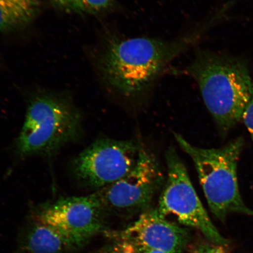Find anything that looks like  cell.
<instances>
[{"label":"cell","mask_w":253,"mask_h":253,"mask_svg":"<svg viewBox=\"0 0 253 253\" xmlns=\"http://www.w3.org/2000/svg\"><path fill=\"white\" fill-rule=\"evenodd\" d=\"M211 24L212 20L199 25L172 41L110 35L96 58L101 80L126 99L144 96L153 89L173 59L197 43Z\"/></svg>","instance_id":"cell-1"},{"label":"cell","mask_w":253,"mask_h":253,"mask_svg":"<svg viewBox=\"0 0 253 253\" xmlns=\"http://www.w3.org/2000/svg\"><path fill=\"white\" fill-rule=\"evenodd\" d=\"M186 71L197 82L205 105L221 131H228L241 121L253 87L244 60L201 50Z\"/></svg>","instance_id":"cell-2"},{"label":"cell","mask_w":253,"mask_h":253,"mask_svg":"<svg viewBox=\"0 0 253 253\" xmlns=\"http://www.w3.org/2000/svg\"><path fill=\"white\" fill-rule=\"evenodd\" d=\"M82 122L81 113L65 94H35L28 103L15 150L23 157L51 154L77 140Z\"/></svg>","instance_id":"cell-3"},{"label":"cell","mask_w":253,"mask_h":253,"mask_svg":"<svg viewBox=\"0 0 253 253\" xmlns=\"http://www.w3.org/2000/svg\"><path fill=\"white\" fill-rule=\"evenodd\" d=\"M175 140L191 157L197 169L209 207L218 219L224 221L230 213L253 217V210L248 207L240 194L237 166L244 147V140L239 137L219 148L195 146L181 135L173 132Z\"/></svg>","instance_id":"cell-4"},{"label":"cell","mask_w":253,"mask_h":253,"mask_svg":"<svg viewBox=\"0 0 253 253\" xmlns=\"http://www.w3.org/2000/svg\"><path fill=\"white\" fill-rule=\"evenodd\" d=\"M167 177L157 211L165 217L172 214L182 224L199 230L214 244L226 246L228 240L214 226L190 179L187 170L174 148L166 154Z\"/></svg>","instance_id":"cell-5"},{"label":"cell","mask_w":253,"mask_h":253,"mask_svg":"<svg viewBox=\"0 0 253 253\" xmlns=\"http://www.w3.org/2000/svg\"><path fill=\"white\" fill-rule=\"evenodd\" d=\"M164 178L156 157L141 145L137 160L130 171L95 193L107 214L134 216L149 210Z\"/></svg>","instance_id":"cell-6"},{"label":"cell","mask_w":253,"mask_h":253,"mask_svg":"<svg viewBox=\"0 0 253 253\" xmlns=\"http://www.w3.org/2000/svg\"><path fill=\"white\" fill-rule=\"evenodd\" d=\"M140 146L132 141L99 139L73 161V176L84 187L97 191L106 187L130 171Z\"/></svg>","instance_id":"cell-7"},{"label":"cell","mask_w":253,"mask_h":253,"mask_svg":"<svg viewBox=\"0 0 253 253\" xmlns=\"http://www.w3.org/2000/svg\"><path fill=\"white\" fill-rule=\"evenodd\" d=\"M106 215L94 193L87 197L62 198L46 205L40 210L37 219L58 231L77 249L104 232Z\"/></svg>","instance_id":"cell-8"},{"label":"cell","mask_w":253,"mask_h":253,"mask_svg":"<svg viewBox=\"0 0 253 253\" xmlns=\"http://www.w3.org/2000/svg\"><path fill=\"white\" fill-rule=\"evenodd\" d=\"M109 235L133 243L139 249H156L169 253H182L189 241L187 231L167 221L157 209L145 211L122 232Z\"/></svg>","instance_id":"cell-9"},{"label":"cell","mask_w":253,"mask_h":253,"mask_svg":"<svg viewBox=\"0 0 253 253\" xmlns=\"http://www.w3.org/2000/svg\"><path fill=\"white\" fill-rule=\"evenodd\" d=\"M41 6V0H0V32L11 33L29 26Z\"/></svg>","instance_id":"cell-10"},{"label":"cell","mask_w":253,"mask_h":253,"mask_svg":"<svg viewBox=\"0 0 253 253\" xmlns=\"http://www.w3.org/2000/svg\"><path fill=\"white\" fill-rule=\"evenodd\" d=\"M23 248L30 253H64L75 249L58 231L39 221L28 230Z\"/></svg>","instance_id":"cell-11"},{"label":"cell","mask_w":253,"mask_h":253,"mask_svg":"<svg viewBox=\"0 0 253 253\" xmlns=\"http://www.w3.org/2000/svg\"><path fill=\"white\" fill-rule=\"evenodd\" d=\"M53 7L68 14H107L119 9L116 0H50Z\"/></svg>","instance_id":"cell-12"},{"label":"cell","mask_w":253,"mask_h":253,"mask_svg":"<svg viewBox=\"0 0 253 253\" xmlns=\"http://www.w3.org/2000/svg\"><path fill=\"white\" fill-rule=\"evenodd\" d=\"M109 253H140V250L133 243L119 240Z\"/></svg>","instance_id":"cell-13"},{"label":"cell","mask_w":253,"mask_h":253,"mask_svg":"<svg viewBox=\"0 0 253 253\" xmlns=\"http://www.w3.org/2000/svg\"><path fill=\"white\" fill-rule=\"evenodd\" d=\"M224 246L216 244H202L194 250L192 253H226Z\"/></svg>","instance_id":"cell-14"},{"label":"cell","mask_w":253,"mask_h":253,"mask_svg":"<svg viewBox=\"0 0 253 253\" xmlns=\"http://www.w3.org/2000/svg\"><path fill=\"white\" fill-rule=\"evenodd\" d=\"M140 253H169L156 249H139Z\"/></svg>","instance_id":"cell-15"},{"label":"cell","mask_w":253,"mask_h":253,"mask_svg":"<svg viewBox=\"0 0 253 253\" xmlns=\"http://www.w3.org/2000/svg\"><path fill=\"white\" fill-rule=\"evenodd\" d=\"M250 102H251V103L252 104V106H253V87L251 99H250Z\"/></svg>","instance_id":"cell-16"}]
</instances>
